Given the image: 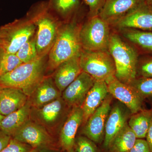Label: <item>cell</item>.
Instances as JSON below:
<instances>
[{
  "instance_id": "obj_11",
  "label": "cell",
  "mask_w": 152,
  "mask_h": 152,
  "mask_svg": "<svg viewBox=\"0 0 152 152\" xmlns=\"http://www.w3.org/2000/svg\"><path fill=\"white\" fill-rule=\"evenodd\" d=\"M130 110L118 102L112 106L105 128L103 152L105 151L114 137L124 127L132 115Z\"/></svg>"
},
{
  "instance_id": "obj_42",
  "label": "cell",
  "mask_w": 152,
  "mask_h": 152,
  "mask_svg": "<svg viewBox=\"0 0 152 152\" xmlns=\"http://www.w3.org/2000/svg\"><path fill=\"white\" fill-rule=\"evenodd\" d=\"M2 88V87L1 86H0V92H1V89Z\"/></svg>"
},
{
  "instance_id": "obj_8",
  "label": "cell",
  "mask_w": 152,
  "mask_h": 152,
  "mask_svg": "<svg viewBox=\"0 0 152 152\" xmlns=\"http://www.w3.org/2000/svg\"><path fill=\"white\" fill-rule=\"evenodd\" d=\"M113 98L109 94L84 125L83 134L97 145L103 142L106 121L111 108Z\"/></svg>"
},
{
  "instance_id": "obj_30",
  "label": "cell",
  "mask_w": 152,
  "mask_h": 152,
  "mask_svg": "<svg viewBox=\"0 0 152 152\" xmlns=\"http://www.w3.org/2000/svg\"><path fill=\"white\" fill-rule=\"evenodd\" d=\"M34 149L28 144L11 138L7 145L0 152H33Z\"/></svg>"
},
{
  "instance_id": "obj_29",
  "label": "cell",
  "mask_w": 152,
  "mask_h": 152,
  "mask_svg": "<svg viewBox=\"0 0 152 152\" xmlns=\"http://www.w3.org/2000/svg\"><path fill=\"white\" fill-rule=\"evenodd\" d=\"M73 149L76 152H101L97 144L85 136L76 138Z\"/></svg>"
},
{
  "instance_id": "obj_6",
  "label": "cell",
  "mask_w": 152,
  "mask_h": 152,
  "mask_svg": "<svg viewBox=\"0 0 152 152\" xmlns=\"http://www.w3.org/2000/svg\"><path fill=\"white\" fill-rule=\"evenodd\" d=\"M80 61L82 71L89 74L95 80L106 83L115 76V63L107 50L89 51L83 49Z\"/></svg>"
},
{
  "instance_id": "obj_10",
  "label": "cell",
  "mask_w": 152,
  "mask_h": 152,
  "mask_svg": "<svg viewBox=\"0 0 152 152\" xmlns=\"http://www.w3.org/2000/svg\"><path fill=\"white\" fill-rule=\"evenodd\" d=\"M106 83L109 94L125 105L132 114L142 109L144 100L129 85L120 81L115 76Z\"/></svg>"
},
{
  "instance_id": "obj_5",
  "label": "cell",
  "mask_w": 152,
  "mask_h": 152,
  "mask_svg": "<svg viewBox=\"0 0 152 152\" xmlns=\"http://www.w3.org/2000/svg\"><path fill=\"white\" fill-rule=\"evenodd\" d=\"M36 30L31 9L24 18L0 27V48L5 53H16L23 45L35 35Z\"/></svg>"
},
{
  "instance_id": "obj_7",
  "label": "cell",
  "mask_w": 152,
  "mask_h": 152,
  "mask_svg": "<svg viewBox=\"0 0 152 152\" xmlns=\"http://www.w3.org/2000/svg\"><path fill=\"white\" fill-rule=\"evenodd\" d=\"M110 35L107 22L99 15L90 18L80 31L82 48L89 51L108 50Z\"/></svg>"
},
{
  "instance_id": "obj_22",
  "label": "cell",
  "mask_w": 152,
  "mask_h": 152,
  "mask_svg": "<svg viewBox=\"0 0 152 152\" xmlns=\"http://www.w3.org/2000/svg\"><path fill=\"white\" fill-rule=\"evenodd\" d=\"M137 139L127 124L114 137L103 152H130Z\"/></svg>"
},
{
  "instance_id": "obj_40",
  "label": "cell",
  "mask_w": 152,
  "mask_h": 152,
  "mask_svg": "<svg viewBox=\"0 0 152 152\" xmlns=\"http://www.w3.org/2000/svg\"><path fill=\"white\" fill-rule=\"evenodd\" d=\"M39 152H50V151H47V150H42V151H40Z\"/></svg>"
},
{
  "instance_id": "obj_26",
  "label": "cell",
  "mask_w": 152,
  "mask_h": 152,
  "mask_svg": "<svg viewBox=\"0 0 152 152\" xmlns=\"http://www.w3.org/2000/svg\"><path fill=\"white\" fill-rule=\"evenodd\" d=\"M15 54L23 63L29 62L39 58L35 35L23 45Z\"/></svg>"
},
{
  "instance_id": "obj_18",
  "label": "cell",
  "mask_w": 152,
  "mask_h": 152,
  "mask_svg": "<svg viewBox=\"0 0 152 152\" xmlns=\"http://www.w3.org/2000/svg\"><path fill=\"white\" fill-rule=\"evenodd\" d=\"M28 98L20 89L2 87L0 92V113L6 116L21 108L28 102Z\"/></svg>"
},
{
  "instance_id": "obj_21",
  "label": "cell",
  "mask_w": 152,
  "mask_h": 152,
  "mask_svg": "<svg viewBox=\"0 0 152 152\" xmlns=\"http://www.w3.org/2000/svg\"><path fill=\"white\" fill-rule=\"evenodd\" d=\"M66 104L62 97H60L48 104L38 108L37 115L38 120L46 126L54 124L62 115L65 105Z\"/></svg>"
},
{
  "instance_id": "obj_2",
  "label": "cell",
  "mask_w": 152,
  "mask_h": 152,
  "mask_svg": "<svg viewBox=\"0 0 152 152\" xmlns=\"http://www.w3.org/2000/svg\"><path fill=\"white\" fill-rule=\"evenodd\" d=\"M48 56L26 63L0 77V86L21 90L28 97L45 77Z\"/></svg>"
},
{
  "instance_id": "obj_20",
  "label": "cell",
  "mask_w": 152,
  "mask_h": 152,
  "mask_svg": "<svg viewBox=\"0 0 152 152\" xmlns=\"http://www.w3.org/2000/svg\"><path fill=\"white\" fill-rule=\"evenodd\" d=\"M31 106L30 102H28L21 108L5 116L0 122V132L12 137L29 121Z\"/></svg>"
},
{
  "instance_id": "obj_34",
  "label": "cell",
  "mask_w": 152,
  "mask_h": 152,
  "mask_svg": "<svg viewBox=\"0 0 152 152\" xmlns=\"http://www.w3.org/2000/svg\"><path fill=\"white\" fill-rule=\"evenodd\" d=\"M11 138L10 136L7 135L0 132V152L7 145Z\"/></svg>"
},
{
  "instance_id": "obj_31",
  "label": "cell",
  "mask_w": 152,
  "mask_h": 152,
  "mask_svg": "<svg viewBox=\"0 0 152 152\" xmlns=\"http://www.w3.org/2000/svg\"><path fill=\"white\" fill-rule=\"evenodd\" d=\"M89 8L90 18L99 15L106 0H83Z\"/></svg>"
},
{
  "instance_id": "obj_37",
  "label": "cell",
  "mask_w": 152,
  "mask_h": 152,
  "mask_svg": "<svg viewBox=\"0 0 152 152\" xmlns=\"http://www.w3.org/2000/svg\"><path fill=\"white\" fill-rule=\"evenodd\" d=\"M4 116L3 115H1V113H0V122L3 120V119L4 118Z\"/></svg>"
},
{
  "instance_id": "obj_41",
  "label": "cell",
  "mask_w": 152,
  "mask_h": 152,
  "mask_svg": "<svg viewBox=\"0 0 152 152\" xmlns=\"http://www.w3.org/2000/svg\"><path fill=\"white\" fill-rule=\"evenodd\" d=\"M67 152H76L75 151V150L73 148L72 149L70 150V151H69Z\"/></svg>"
},
{
  "instance_id": "obj_27",
  "label": "cell",
  "mask_w": 152,
  "mask_h": 152,
  "mask_svg": "<svg viewBox=\"0 0 152 152\" xmlns=\"http://www.w3.org/2000/svg\"><path fill=\"white\" fill-rule=\"evenodd\" d=\"M143 99L152 97V77L136 78L129 84Z\"/></svg>"
},
{
  "instance_id": "obj_25",
  "label": "cell",
  "mask_w": 152,
  "mask_h": 152,
  "mask_svg": "<svg viewBox=\"0 0 152 152\" xmlns=\"http://www.w3.org/2000/svg\"><path fill=\"white\" fill-rule=\"evenodd\" d=\"M123 35L142 48L152 52V32L134 29H123Z\"/></svg>"
},
{
  "instance_id": "obj_3",
  "label": "cell",
  "mask_w": 152,
  "mask_h": 152,
  "mask_svg": "<svg viewBox=\"0 0 152 152\" xmlns=\"http://www.w3.org/2000/svg\"><path fill=\"white\" fill-rule=\"evenodd\" d=\"M31 10L37 27L35 37L38 57L47 56L53 45L62 21L49 9L48 1L38 3Z\"/></svg>"
},
{
  "instance_id": "obj_38",
  "label": "cell",
  "mask_w": 152,
  "mask_h": 152,
  "mask_svg": "<svg viewBox=\"0 0 152 152\" xmlns=\"http://www.w3.org/2000/svg\"><path fill=\"white\" fill-rule=\"evenodd\" d=\"M147 5L149 7L150 9L152 11V2L151 3H150L149 4Z\"/></svg>"
},
{
  "instance_id": "obj_43",
  "label": "cell",
  "mask_w": 152,
  "mask_h": 152,
  "mask_svg": "<svg viewBox=\"0 0 152 152\" xmlns=\"http://www.w3.org/2000/svg\"></svg>"
},
{
  "instance_id": "obj_36",
  "label": "cell",
  "mask_w": 152,
  "mask_h": 152,
  "mask_svg": "<svg viewBox=\"0 0 152 152\" xmlns=\"http://www.w3.org/2000/svg\"><path fill=\"white\" fill-rule=\"evenodd\" d=\"M143 1L147 5L149 4L150 3L152 2V0H143Z\"/></svg>"
},
{
  "instance_id": "obj_14",
  "label": "cell",
  "mask_w": 152,
  "mask_h": 152,
  "mask_svg": "<svg viewBox=\"0 0 152 152\" xmlns=\"http://www.w3.org/2000/svg\"><path fill=\"white\" fill-rule=\"evenodd\" d=\"M144 3L143 0H106L98 15L109 24L114 23Z\"/></svg>"
},
{
  "instance_id": "obj_9",
  "label": "cell",
  "mask_w": 152,
  "mask_h": 152,
  "mask_svg": "<svg viewBox=\"0 0 152 152\" xmlns=\"http://www.w3.org/2000/svg\"><path fill=\"white\" fill-rule=\"evenodd\" d=\"M18 141L34 149L48 148L53 143L51 136L43 126L28 121L12 136Z\"/></svg>"
},
{
  "instance_id": "obj_13",
  "label": "cell",
  "mask_w": 152,
  "mask_h": 152,
  "mask_svg": "<svg viewBox=\"0 0 152 152\" xmlns=\"http://www.w3.org/2000/svg\"><path fill=\"white\" fill-rule=\"evenodd\" d=\"M114 24L121 29H134L152 31V11L144 3Z\"/></svg>"
},
{
  "instance_id": "obj_23",
  "label": "cell",
  "mask_w": 152,
  "mask_h": 152,
  "mask_svg": "<svg viewBox=\"0 0 152 152\" xmlns=\"http://www.w3.org/2000/svg\"><path fill=\"white\" fill-rule=\"evenodd\" d=\"M152 119L151 110L142 109L132 114L128 122L129 127L134 133L137 139L146 137Z\"/></svg>"
},
{
  "instance_id": "obj_4",
  "label": "cell",
  "mask_w": 152,
  "mask_h": 152,
  "mask_svg": "<svg viewBox=\"0 0 152 152\" xmlns=\"http://www.w3.org/2000/svg\"><path fill=\"white\" fill-rule=\"evenodd\" d=\"M109 53L115 66V77L120 81L129 84L136 78L137 54L135 50L125 42L117 34H111Z\"/></svg>"
},
{
  "instance_id": "obj_24",
  "label": "cell",
  "mask_w": 152,
  "mask_h": 152,
  "mask_svg": "<svg viewBox=\"0 0 152 152\" xmlns=\"http://www.w3.org/2000/svg\"><path fill=\"white\" fill-rule=\"evenodd\" d=\"M80 0H49L48 7L59 18L67 19L76 12Z\"/></svg>"
},
{
  "instance_id": "obj_19",
  "label": "cell",
  "mask_w": 152,
  "mask_h": 152,
  "mask_svg": "<svg viewBox=\"0 0 152 152\" xmlns=\"http://www.w3.org/2000/svg\"><path fill=\"white\" fill-rule=\"evenodd\" d=\"M61 95V92L57 88L53 77H45L30 96V103L31 105L38 108L57 99Z\"/></svg>"
},
{
  "instance_id": "obj_39",
  "label": "cell",
  "mask_w": 152,
  "mask_h": 152,
  "mask_svg": "<svg viewBox=\"0 0 152 152\" xmlns=\"http://www.w3.org/2000/svg\"><path fill=\"white\" fill-rule=\"evenodd\" d=\"M3 52H3V50L0 48V58H1V57Z\"/></svg>"
},
{
  "instance_id": "obj_15",
  "label": "cell",
  "mask_w": 152,
  "mask_h": 152,
  "mask_svg": "<svg viewBox=\"0 0 152 152\" xmlns=\"http://www.w3.org/2000/svg\"><path fill=\"white\" fill-rule=\"evenodd\" d=\"M81 107H73L63 125L60 134V142L64 151H69L73 148L76 134L83 121Z\"/></svg>"
},
{
  "instance_id": "obj_33",
  "label": "cell",
  "mask_w": 152,
  "mask_h": 152,
  "mask_svg": "<svg viewBox=\"0 0 152 152\" xmlns=\"http://www.w3.org/2000/svg\"><path fill=\"white\" fill-rule=\"evenodd\" d=\"M139 72L142 77H152V59L142 64L139 69Z\"/></svg>"
},
{
  "instance_id": "obj_35",
  "label": "cell",
  "mask_w": 152,
  "mask_h": 152,
  "mask_svg": "<svg viewBox=\"0 0 152 152\" xmlns=\"http://www.w3.org/2000/svg\"><path fill=\"white\" fill-rule=\"evenodd\" d=\"M147 144L151 152H152V119L150 124V127L146 136Z\"/></svg>"
},
{
  "instance_id": "obj_1",
  "label": "cell",
  "mask_w": 152,
  "mask_h": 152,
  "mask_svg": "<svg viewBox=\"0 0 152 152\" xmlns=\"http://www.w3.org/2000/svg\"><path fill=\"white\" fill-rule=\"evenodd\" d=\"M80 26L75 21H62L53 45L48 55L47 71L56 70L62 63L81 53Z\"/></svg>"
},
{
  "instance_id": "obj_17",
  "label": "cell",
  "mask_w": 152,
  "mask_h": 152,
  "mask_svg": "<svg viewBox=\"0 0 152 152\" xmlns=\"http://www.w3.org/2000/svg\"><path fill=\"white\" fill-rule=\"evenodd\" d=\"M109 94L107 83L103 81L96 80L80 107L83 114L82 124L84 125L90 117L103 103Z\"/></svg>"
},
{
  "instance_id": "obj_28",
  "label": "cell",
  "mask_w": 152,
  "mask_h": 152,
  "mask_svg": "<svg viewBox=\"0 0 152 152\" xmlns=\"http://www.w3.org/2000/svg\"><path fill=\"white\" fill-rule=\"evenodd\" d=\"M22 63L15 54L3 52L0 58V77L12 72Z\"/></svg>"
},
{
  "instance_id": "obj_16",
  "label": "cell",
  "mask_w": 152,
  "mask_h": 152,
  "mask_svg": "<svg viewBox=\"0 0 152 152\" xmlns=\"http://www.w3.org/2000/svg\"><path fill=\"white\" fill-rule=\"evenodd\" d=\"M80 55L62 63L55 70L53 78L61 92L62 93L83 72L80 65Z\"/></svg>"
},
{
  "instance_id": "obj_32",
  "label": "cell",
  "mask_w": 152,
  "mask_h": 152,
  "mask_svg": "<svg viewBox=\"0 0 152 152\" xmlns=\"http://www.w3.org/2000/svg\"><path fill=\"white\" fill-rule=\"evenodd\" d=\"M130 152H151L146 140L137 139Z\"/></svg>"
},
{
  "instance_id": "obj_12",
  "label": "cell",
  "mask_w": 152,
  "mask_h": 152,
  "mask_svg": "<svg viewBox=\"0 0 152 152\" xmlns=\"http://www.w3.org/2000/svg\"><path fill=\"white\" fill-rule=\"evenodd\" d=\"M95 81L91 76L83 71L62 92V97L67 105L80 107Z\"/></svg>"
}]
</instances>
